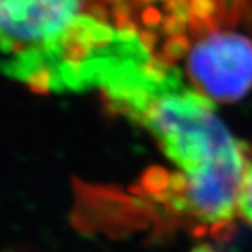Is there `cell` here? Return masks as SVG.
I'll return each mask as SVG.
<instances>
[{
    "label": "cell",
    "mask_w": 252,
    "mask_h": 252,
    "mask_svg": "<svg viewBox=\"0 0 252 252\" xmlns=\"http://www.w3.org/2000/svg\"><path fill=\"white\" fill-rule=\"evenodd\" d=\"M102 94L113 110L145 126L178 167L158 186L170 207L213 236L229 229L239 214L248 152L211 99L163 58L131 70Z\"/></svg>",
    "instance_id": "obj_1"
},
{
    "label": "cell",
    "mask_w": 252,
    "mask_h": 252,
    "mask_svg": "<svg viewBox=\"0 0 252 252\" xmlns=\"http://www.w3.org/2000/svg\"><path fill=\"white\" fill-rule=\"evenodd\" d=\"M3 71L35 92H84L135 33L122 0H0Z\"/></svg>",
    "instance_id": "obj_2"
},
{
    "label": "cell",
    "mask_w": 252,
    "mask_h": 252,
    "mask_svg": "<svg viewBox=\"0 0 252 252\" xmlns=\"http://www.w3.org/2000/svg\"><path fill=\"white\" fill-rule=\"evenodd\" d=\"M181 58L194 88L218 102H237L252 88V37L216 31L186 44Z\"/></svg>",
    "instance_id": "obj_3"
},
{
    "label": "cell",
    "mask_w": 252,
    "mask_h": 252,
    "mask_svg": "<svg viewBox=\"0 0 252 252\" xmlns=\"http://www.w3.org/2000/svg\"><path fill=\"white\" fill-rule=\"evenodd\" d=\"M239 214L245 219L246 223L252 226V157L248 158V164L243 176V184L240 191Z\"/></svg>",
    "instance_id": "obj_4"
},
{
    "label": "cell",
    "mask_w": 252,
    "mask_h": 252,
    "mask_svg": "<svg viewBox=\"0 0 252 252\" xmlns=\"http://www.w3.org/2000/svg\"><path fill=\"white\" fill-rule=\"evenodd\" d=\"M187 0H125L126 5H164V19H163V25L166 22V19L169 17V14L178 8L179 5H184ZM131 9V6H129ZM132 11V9H131ZM163 28V26H161Z\"/></svg>",
    "instance_id": "obj_5"
},
{
    "label": "cell",
    "mask_w": 252,
    "mask_h": 252,
    "mask_svg": "<svg viewBox=\"0 0 252 252\" xmlns=\"http://www.w3.org/2000/svg\"><path fill=\"white\" fill-rule=\"evenodd\" d=\"M138 29H140V28H138ZM140 35H143V32H141ZM140 35H138V37H140ZM135 38H137V37H135ZM135 38H134V40H135ZM131 41H132V40H131ZM131 41H128V43H131ZM128 43H126V44H128ZM126 44H125V46H126ZM125 46H123V47H125ZM123 47H122V49H123ZM122 49H120V50H122ZM120 50H119V52H120ZM119 52H117V53H119ZM117 53H116V55H117ZM116 55H113V57H116ZM113 57H111V58H113ZM108 60H110V58H108ZM108 60H106V61H108ZM106 61H105V63H106ZM105 63H103V64H105ZM103 64H102V65H103ZM102 65H100V68H102ZM100 68H99V70H100ZM99 70H97V73H99ZM97 73H96V76H97ZM94 81H96V78H94ZM93 85H94V82H93ZM92 90H93V88H92Z\"/></svg>",
    "instance_id": "obj_6"
},
{
    "label": "cell",
    "mask_w": 252,
    "mask_h": 252,
    "mask_svg": "<svg viewBox=\"0 0 252 252\" xmlns=\"http://www.w3.org/2000/svg\"><path fill=\"white\" fill-rule=\"evenodd\" d=\"M194 252H211V251L208 248H201V249H196Z\"/></svg>",
    "instance_id": "obj_7"
}]
</instances>
